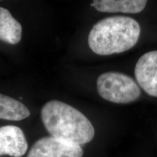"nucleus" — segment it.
I'll return each mask as SVG.
<instances>
[{"mask_svg": "<svg viewBox=\"0 0 157 157\" xmlns=\"http://www.w3.org/2000/svg\"><path fill=\"white\" fill-rule=\"evenodd\" d=\"M135 75L147 94L157 97V50L151 51L140 57L135 66Z\"/></svg>", "mask_w": 157, "mask_h": 157, "instance_id": "39448f33", "label": "nucleus"}, {"mask_svg": "<svg viewBox=\"0 0 157 157\" xmlns=\"http://www.w3.org/2000/svg\"><path fill=\"white\" fill-rule=\"evenodd\" d=\"M83 154L81 146L48 136L35 142L27 157H82Z\"/></svg>", "mask_w": 157, "mask_h": 157, "instance_id": "20e7f679", "label": "nucleus"}, {"mask_svg": "<svg viewBox=\"0 0 157 157\" xmlns=\"http://www.w3.org/2000/svg\"><path fill=\"white\" fill-rule=\"evenodd\" d=\"M148 0H93L92 7L102 13L135 14L142 12Z\"/></svg>", "mask_w": 157, "mask_h": 157, "instance_id": "0eeeda50", "label": "nucleus"}, {"mask_svg": "<svg viewBox=\"0 0 157 157\" xmlns=\"http://www.w3.org/2000/svg\"><path fill=\"white\" fill-rule=\"evenodd\" d=\"M0 1H2V0H0Z\"/></svg>", "mask_w": 157, "mask_h": 157, "instance_id": "9d476101", "label": "nucleus"}, {"mask_svg": "<svg viewBox=\"0 0 157 157\" xmlns=\"http://www.w3.org/2000/svg\"><path fill=\"white\" fill-rule=\"evenodd\" d=\"M28 150V143L20 127L7 125L0 127V156L21 157Z\"/></svg>", "mask_w": 157, "mask_h": 157, "instance_id": "423d86ee", "label": "nucleus"}, {"mask_svg": "<svg viewBox=\"0 0 157 157\" xmlns=\"http://www.w3.org/2000/svg\"><path fill=\"white\" fill-rule=\"evenodd\" d=\"M97 89L103 99L114 103L126 104L137 101L140 90L132 78L119 72H106L97 80Z\"/></svg>", "mask_w": 157, "mask_h": 157, "instance_id": "7ed1b4c3", "label": "nucleus"}, {"mask_svg": "<svg viewBox=\"0 0 157 157\" xmlns=\"http://www.w3.org/2000/svg\"><path fill=\"white\" fill-rule=\"evenodd\" d=\"M29 116L30 111L24 104L0 93V119L18 121Z\"/></svg>", "mask_w": 157, "mask_h": 157, "instance_id": "1a4fd4ad", "label": "nucleus"}, {"mask_svg": "<svg viewBox=\"0 0 157 157\" xmlns=\"http://www.w3.org/2000/svg\"><path fill=\"white\" fill-rule=\"evenodd\" d=\"M22 38V25L8 10L0 7V41L17 44Z\"/></svg>", "mask_w": 157, "mask_h": 157, "instance_id": "6e6552de", "label": "nucleus"}, {"mask_svg": "<svg viewBox=\"0 0 157 157\" xmlns=\"http://www.w3.org/2000/svg\"><path fill=\"white\" fill-rule=\"evenodd\" d=\"M41 118L52 137L75 145L85 144L95 136L90 121L78 110L60 101H50L41 110Z\"/></svg>", "mask_w": 157, "mask_h": 157, "instance_id": "f257e3e1", "label": "nucleus"}, {"mask_svg": "<svg viewBox=\"0 0 157 157\" xmlns=\"http://www.w3.org/2000/svg\"><path fill=\"white\" fill-rule=\"evenodd\" d=\"M140 26L127 16L104 18L93 25L88 36V44L99 56L121 53L132 49L140 38Z\"/></svg>", "mask_w": 157, "mask_h": 157, "instance_id": "f03ea898", "label": "nucleus"}]
</instances>
